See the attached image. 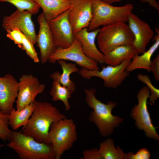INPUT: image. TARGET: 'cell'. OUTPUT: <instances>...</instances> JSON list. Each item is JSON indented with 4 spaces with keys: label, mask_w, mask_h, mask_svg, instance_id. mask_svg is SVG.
Wrapping results in <instances>:
<instances>
[{
    "label": "cell",
    "mask_w": 159,
    "mask_h": 159,
    "mask_svg": "<svg viewBox=\"0 0 159 159\" xmlns=\"http://www.w3.org/2000/svg\"><path fill=\"white\" fill-rule=\"evenodd\" d=\"M34 110L33 102L20 110L14 108L8 115L9 125L14 130L27 124Z\"/></svg>",
    "instance_id": "cell-23"
},
{
    "label": "cell",
    "mask_w": 159,
    "mask_h": 159,
    "mask_svg": "<svg viewBox=\"0 0 159 159\" xmlns=\"http://www.w3.org/2000/svg\"><path fill=\"white\" fill-rule=\"evenodd\" d=\"M137 54L132 44L120 46L104 54V63L108 65L117 66L127 59H132Z\"/></svg>",
    "instance_id": "cell-19"
},
{
    "label": "cell",
    "mask_w": 159,
    "mask_h": 159,
    "mask_svg": "<svg viewBox=\"0 0 159 159\" xmlns=\"http://www.w3.org/2000/svg\"><path fill=\"white\" fill-rule=\"evenodd\" d=\"M100 28L89 31L87 27L82 29L74 34V37L80 42L82 50L88 57L98 63L104 64V54L97 48L95 40Z\"/></svg>",
    "instance_id": "cell-17"
},
{
    "label": "cell",
    "mask_w": 159,
    "mask_h": 159,
    "mask_svg": "<svg viewBox=\"0 0 159 159\" xmlns=\"http://www.w3.org/2000/svg\"><path fill=\"white\" fill-rule=\"evenodd\" d=\"M32 15L28 11L16 9L9 15L4 17L2 26L6 31L14 27L18 28L35 44H36L37 34L32 18Z\"/></svg>",
    "instance_id": "cell-12"
},
{
    "label": "cell",
    "mask_w": 159,
    "mask_h": 159,
    "mask_svg": "<svg viewBox=\"0 0 159 159\" xmlns=\"http://www.w3.org/2000/svg\"><path fill=\"white\" fill-rule=\"evenodd\" d=\"M68 17L74 34L87 27L92 17V0H69Z\"/></svg>",
    "instance_id": "cell-13"
},
{
    "label": "cell",
    "mask_w": 159,
    "mask_h": 159,
    "mask_svg": "<svg viewBox=\"0 0 159 159\" xmlns=\"http://www.w3.org/2000/svg\"><path fill=\"white\" fill-rule=\"evenodd\" d=\"M77 135L76 126L72 119L66 118L52 124L48 137L55 159H60L72 148L77 140Z\"/></svg>",
    "instance_id": "cell-5"
},
{
    "label": "cell",
    "mask_w": 159,
    "mask_h": 159,
    "mask_svg": "<svg viewBox=\"0 0 159 159\" xmlns=\"http://www.w3.org/2000/svg\"><path fill=\"white\" fill-rule=\"evenodd\" d=\"M73 93L67 87L61 85L58 82L53 80L49 94L52 100L55 102L60 100L64 103L65 109L69 111L71 108L68 100Z\"/></svg>",
    "instance_id": "cell-24"
},
{
    "label": "cell",
    "mask_w": 159,
    "mask_h": 159,
    "mask_svg": "<svg viewBox=\"0 0 159 159\" xmlns=\"http://www.w3.org/2000/svg\"><path fill=\"white\" fill-rule=\"evenodd\" d=\"M60 59L74 62L79 66L89 70L100 69L98 63L84 53L80 42L75 37L72 43L69 47L64 48H57L49 57L48 61L54 64Z\"/></svg>",
    "instance_id": "cell-9"
},
{
    "label": "cell",
    "mask_w": 159,
    "mask_h": 159,
    "mask_svg": "<svg viewBox=\"0 0 159 159\" xmlns=\"http://www.w3.org/2000/svg\"><path fill=\"white\" fill-rule=\"evenodd\" d=\"M150 91L146 86L138 92L136 97L138 104L132 109L130 116L135 120V125L140 130H143L146 136L155 140H159L156 128L153 124L147 107V100Z\"/></svg>",
    "instance_id": "cell-7"
},
{
    "label": "cell",
    "mask_w": 159,
    "mask_h": 159,
    "mask_svg": "<svg viewBox=\"0 0 159 159\" xmlns=\"http://www.w3.org/2000/svg\"><path fill=\"white\" fill-rule=\"evenodd\" d=\"M141 2L148 4L150 6L159 11V4L157 0H139Z\"/></svg>",
    "instance_id": "cell-33"
},
{
    "label": "cell",
    "mask_w": 159,
    "mask_h": 159,
    "mask_svg": "<svg viewBox=\"0 0 159 159\" xmlns=\"http://www.w3.org/2000/svg\"><path fill=\"white\" fill-rule=\"evenodd\" d=\"M151 154L149 151L145 148L139 149L135 154L133 153L130 159H149Z\"/></svg>",
    "instance_id": "cell-32"
},
{
    "label": "cell",
    "mask_w": 159,
    "mask_h": 159,
    "mask_svg": "<svg viewBox=\"0 0 159 159\" xmlns=\"http://www.w3.org/2000/svg\"><path fill=\"white\" fill-rule=\"evenodd\" d=\"M69 10L48 21L57 48H67L72 44L74 39V34L68 17Z\"/></svg>",
    "instance_id": "cell-11"
},
{
    "label": "cell",
    "mask_w": 159,
    "mask_h": 159,
    "mask_svg": "<svg viewBox=\"0 0 159 159\" xmlns=\"http://www.w3.org/2000/svg\"><path fill=\"white\" fill-rule=\"evenodd\" d=\"M150 68V72H153L154 77L155 80H159V54H158L156 57L151 61Z\"/></svg>",
    "instance_id": "cell-30"
},
{
    "label": "cell",
    "mask_w": 159,
    "mask_h": 159,
    "mask_svg": "<svg viewBox=\"0 0 159 159\" xmlns=\"http://www.w3.org/2000/svg\"><path fill=\"white\" fill-rule=\"evenodd\" d=\"M41 7L48 21L69 9L71 5L69 0H34Z\"/></svg>",
    "instance_id": "cell-21"
},
{
    "label": "cell",
    "mask_w": 159,
    "mask_h": 159,
    "mask_svg": "<svg viewBox=\"0 0 159 159\" xmlns=\"http://www.w3.org/2000/svg\"><path fill=\"white\" fill-rule=\"evenodd\" d=\"M8 115L0 111V139L4 142H9L11 136V130L9 128Z\"/></svg>",
    "instance_id": "cell-27"
},
{
    "label": "cell",
    "mask_w": 159,
    "mask_h": 159,
    "mask_svg": "<svg viewBox=\"0 0 159 159\" xmlns=\"http://www.w3.org/2000/svg\"><path fill=\"white\" fill-rule=\"evenodd\" d=\"M33 104L32 114L21 132L38 142L50 145L48 134L51 125L66 117L50 102L35 100Z\"/></svg>",
    "instance_id": "cell-1"
},
{
    "label": "cell",
    "mask_w": 159,
    "mask_h": 159,
    "mask_svg": "<svg viewBox=\"0 0 159 159\" xmlns=\"http://www.w3.org/2000/svg\"><path fill=\"white\" fill-rule=\"evenodd\" d=\"M6 31V37L13 41L15 44L17 45L19 48L21 49L23 35V33L16 27L13 28Z\"/></svg>",
    "instance_id": "cell-29"
},
{
    "label": "cell",
    "mask_w": 159,
    "mask_h": 159,
    "mask_svg": "<svg viewBox=\"0 0 159 159\" xmlns=\"http://www.w3.org/2000/svg\"><path fill=\"white\" fill-rule=\"evenodd\" d=\"M62 70V73L56 71L50 75L53 80L58 82L61 85L67 87L73 93L76 90V84L70 79L71 74L79 70L76 63L67 62L65 60L60 59L57 61Z\"/></svg>",
    "instance_id": "cell-20"
},
{
    "label": "cell",
    "mask_w": 159,
    "mask_h": 159,
    "mask_svg": "<svg viewBox=\"0 0 159 159\" xmlns=\"http://www.w3.org/2000/svg\"><path fill=\"white\" fill-rule=\"evenodd\" d=\"M34 44L24 34L21 49L25 51L27 54L36 63H38L39 59L34 46Z\"/></svg>",
    "instance_id": "cell-28"
},
{
    "label": "cell",
    "mask_w": 159,
    "mask_h": 159,
    "mask_svg": "<svg viewBox=\"0 0 159 159\" xmlns=\"http://www.w3.org/2000/svg\"><path fill=\"white\" fill-rule=\"evenodd\" d=\"M98 151L101 159H130L133 153L132 152L124 153L119 146L115 148L110 138L100 143Z\"/></svg>",
    "instance_id": "cell-22"
},
{
    "label": "cell",
    "mask_w": 159,
    "mask_h": 159,
    "mask_svg": "<svg viewBox=\"0 0 159 159\" xmlns=\"http://www.w3.org/2000/svg\"><path fill=\"white\" fill-rule=\"evenodd\" d=\"M37 22L39 29L37 35L36 44L40 50V61L43 64L48 61L49 57L57 47L54 42L48 21L42 12L38 16Z\"/></svg>",
    "instance_id": "cell-15"
},
{
    "label": "cell",
    "mask_w": 159,
    "mask_h": 159,
    "mask_svg": "<svg viewBox=\"0 0 159 159\" xmlns=\"http://www.w3.org/2000/svg\"><path fill=\"white\" fill-rule=\"evenodd\" d=\"M7 146L13 150L21 159H54L51 145L40 143L21 132L11 130Z\"/></svg>",
    "instance_id": "cell-3"
},
{
    "label": "cell",
    "mask_w": 159,
    "mask_h": 159,
    "mask_svg": "<svg viewBox=\"0 0 159 159\" xmlns=\"http://www.w3.org/2000/svg\"><path fill=\"white\" fill-rule=\"evenodd\" d=\"M128 26L133 34L132 44L138 54L146 51V48L153 39L154 32L149 25L132 13L128 19Z\"/></svg>",
    "instance_id": "cell-14"
},
{
    "label": "cell",
    "mask_w": 159,
    "mask_h": 159,
    "mask_svg": "<svg viewBox=\"0 0 159 159\" xmlns=\"http://www.w3.org/2000/svg\"><path fill=\"white\" fill-rule=\"evenodd\" d=\"M0 2H6L12 4L20 11H26L32 15L37 14L40 6L34 0H0Z\"/></svg>",
    "instance_id": "cell-25"
},
{
    "label": "cell",
    "mask_w": 159,
    "mask_h": 159,
    "mask_svg": "<svg viewBox=\"0 0 159 159\" xmlns=\"http://www.w3.org/2000/svg\"><path fill=\"white\" fill-rule=\"evenodd\" d=\"M101 1L109 4L118 2L121 1L122 0H100Z\"/></svg>",
    "instance_id": "cell-34"
},
{
    "label": "cell",
    "mask_w": 159,
    "mask_h": 159,
    "mask_svg": "<svg viewBox=\"0 0 159 159\" xmlns=\"http://www.w3.org/2000/svg\"><path fill=\"white\" fill-rule=\"evenodd\" d=\"M18 92V82L12 75L6 74L0 77V111L9 115L14 108L13 105Z\"/></svg>",
    "instance_id": "cell-16"
},
{
    "label": "cell",
    "mask_w": 159,
    "mask_h": 159,
    "mask_svg": "<svg viewBox=\"0 0 159 159\" xmlns=\"http://www.w3.org/2000/svg\"><path fill=\"white\" fill-rule=\"evenodd\" d=\"M4 146V145L3 144H0V148Z\"/></svg>",
    "instance_id": "cell-35"
},
{
    "label": "cell",
    "mask_w": 159,
    "mask_h": 159,
    "mask_svg": "<svg viewBox=\"0 0 159 159\" xmlns=\"http://www.w3.org/2000/svg\"><path fill=\"white\" fill-rule=\"evenodd\" d=\"M156 34L154 35L153 39L154 41L153 44L147 51L139 55L136 54L132 59L130 64L126 69L130 72L137 69H144L148 72H150V66L151 57L159 46V31L158 27L155 29Z\"/></svg>",
    "instance_id": "cell-18"
},
{
    "label": "cell",
    "mask_w": 159,
    "mask_h": 159,
    "mask_svg": "<svg viewBox=\"0 0 159 159\" xmlns=\"http://www.w3.org/2000/svg\"><path fill=\"white\" fill-rule=\"evenodd\" d=\"M85 100L89 107L93 109L90 113L89 119L98 128L100 134L106 137L111 135L114 129L117 127L123 120V119L112 114V109L117 103L110 101L105 104L96 97V90L93 88L85 89Z\"/></svg>",
    "instance_id": "cell-2"
},
{
    "label": "cell",
    "mask_w": 159,
    "mask_h": 159,
    "mask_svg": "<svg viewBox=\"0 0 159 159\" xmlns=\"http://www.w3.org/2000/svg\"><path fill=\"white\" fill-rule=\"evenodd\" d=\"M134 7L131 3L115 6L100 0H92V17L87 27L88 31L119 22L127 21Z\"/></svg>",
    "instance_id": "cell-4"
},
{
    "label": "cell",
    "mask_w": 159,
    "mask_h": 159,
    "mask_svg": "<svg viewBox=\"0 0 159 159\" xmlns=\"http://www.w3.org/2000/svg\"><path fill=\"white\" fill-rule=\"evenodd\" d=\"M99 49L104 54L118 46L132 44L134 37L126 22L102 26L97 37Z\"/></svg>",
    "instance_id": "cell-6"
},
{
    "label": "cell",
    "mask_w": 159,
    "mask_h": 159,
    "mask_svg": "<svg viewBox=\"0 0 159 159\" xmlns=\"http://www.w3.org/2000/svg\"><path fill=\"white\" fill-rule=\"evenodd\" d=\"M138 80L145 84L149 89L150 92L148 97L151 104L154 105L155 101L159 97V90L153 84L151 80L148 75L138 74L137 76Z\"/></svg>",
    "instance_id": "cell-26"
},
{
    "label": "cell",
    "mask_w": 159,
    "mask_h": 159,
    "mask_svg": "<svg viewBox=\"0 0 159 159\" xmlns=\"http://www.w3.org/2000/svg\"><path fill=\"white\" fill-rule=\"evenodd\" d=\"M82 155L83 159H101L97 148L85 150L82 152Z\"/></svg>",
    "instance_id": "cell-31"
},
{
    "label": "cell",
    "mask_w": 159,
    "mask_h": 159,
    "mask_svg": "<svg viewBox=\"0 0 159 159\" xmlns=\"http://www.w3.org/2000/svg\"><path fill=\"white\" fill-rule=\"evenodd\" d=\"M131 61L132 59H127L117 66L103 67L101 70H90L81 67L78 72L83 78L90 80L93 77H100L103 80L105 87L116 88L129 75L130 72L126 69Z\"/></svg>",
    "instance_id": "cell-8"
},
{
    "label": "cell",
    "mask_w": 159,
    "mask_h": 159,
    "mask_svg": "<svg viewBox=\"0 0 159 159\" xmlns=\"http://www.w3.org/2000/svg\"><path fill=\"white\" fill-rule=\"evenodd\" d=\"M46 86L41 84L37 77L32 74H24L18 82V92L16 100V109L20 110L33 102L36 96L42 93Z\"/></svg>",
    "instance_id": "cell-10"
}]
</instances>
